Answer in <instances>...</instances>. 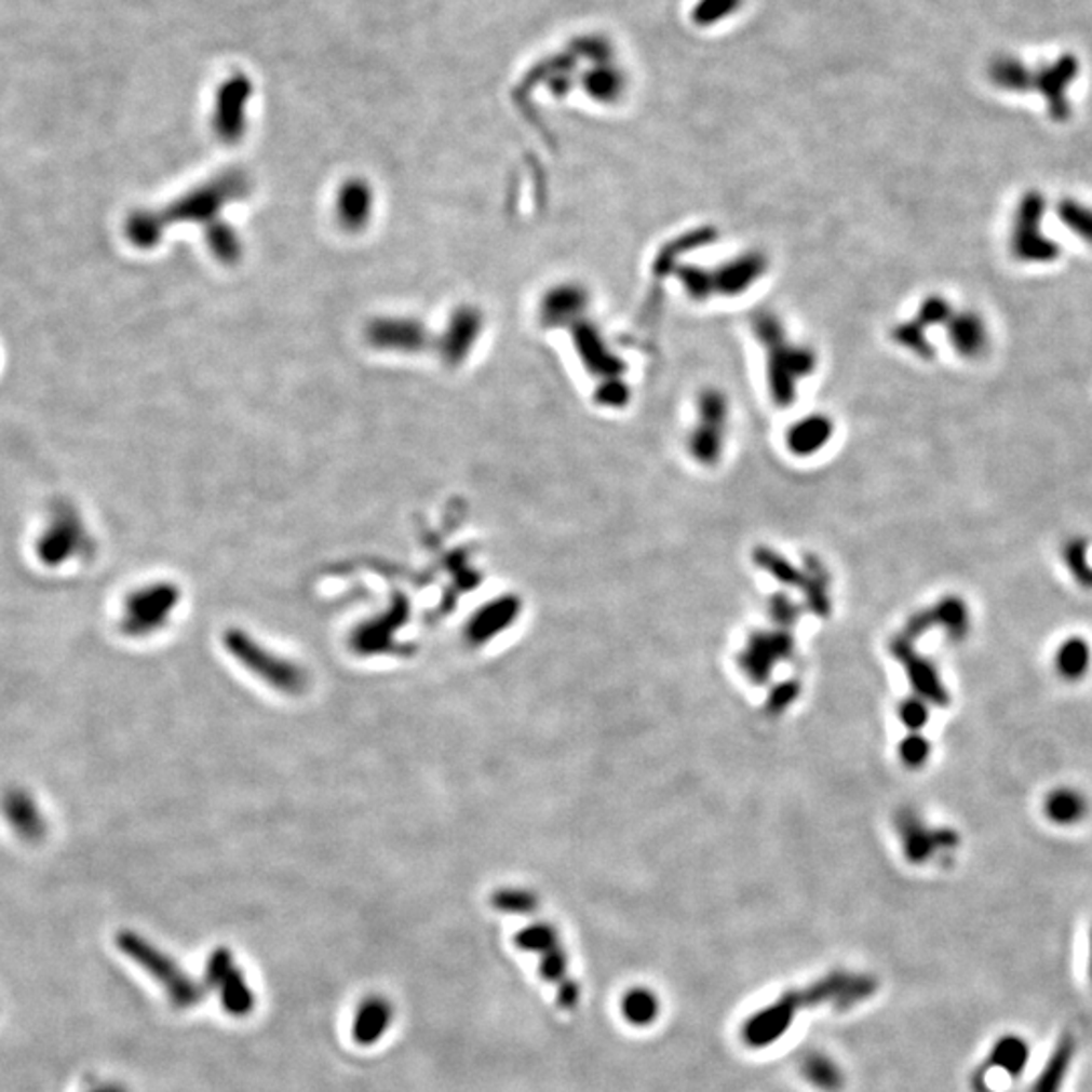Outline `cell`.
I'll return each instance as SVG.
<instances>
[{"label":"cell","instance_id":"obj_1","mask_svg":"<svg viewBox=\"0 0 1092 1092\" xmlns=\"http://www.w3.org/2000/svg\"><path fill=\"white\" fill-rule=\"evenodd\" d=\"M116 947L124 953L134 966L140 967L160 987L166 992L175 1008H192L205 998L203 985L194 982L189 973H185L175 961L162 951L146 941L143 934L124 929L116 934Z\"/></svg>","mask_w":1092,"mask_h":1092},{"label":"cell","instance_id":"obj_2","mask_svg":"<svg viewBox=\"0 0 1092 1092\" xmlns=\"http://www.w3.org/2000/svg\"><path fill=\"white\" fill-rule=\"evenodd\" d=\"M206 983L219 994L223 1008L235 1017H245L254 1012V989L245 982L233 953L219 947L206 963Z\"/></svg>","mask_w":1092,"mask_h":1092},{"label":"cell","instance_id":"obj_3","mask_svg":"<svg viewBox=\"0 0 1092 1092\" xmlns=\"http://www.w3.org/2000/svg\"><path fill=\"white\" fill-rule=\"evenodd\" d=\"M227 648L238 658L239 662L254 670L255 676L264 678L273 684L278 690L284 692H300L304 686V676L292 664L275 658L270 651L259 648L254 639L241 632H229L227 634Z\"/></svg>","mask_w":1092,"mask_h":1092},{"label":"cell","instance_id":"obj_4","mask_svg":"<svg viewBox=\"0 0 1092 1092\" xmlns=\"http://www.w3.org/2000/svg\"><path fill=\"white\" fill-rule=\"evenodd\" d=\"M178 593L175 587L154 585L140 589L127 597L122 630L127 635L157 632L175 609Z\"/></svg>","mask_w":1092,"mask_h":1092},{"label":"cell","instance_id":"obj_5","mask_svg":"<svg viewBox=\"0 0 1092 1092\" xmlns=\"http://www.w3.org/2000/svg\"><path fill=\"white\" fill-rule=\"evenodd\" d=\"M83 544V528L71 510L53 512L45 532L37 540L39 561L48 567H59L76 556Z\"/></svg>","mask_w":1092,"mask_h":1092},{"label":"cell","instance_id":"obj_6","mask_svg":"<svg viewBox=\"0 0 1092 1092\" xmlns=\"http://www.w3.org/2000/svg\"><path fill=\"white\" fill-rule=\"evenodd\" d=\"M2 815L15 830L16 836L25 841H39L48 832L45 815L25 790H11L2 797Z\"/></svg>","mask_w":1092,"mask_h":1092},{"label":"cell","instance_id":"obj_7","mask_svg":"<svg viewBox=\"0 0 1092 1092\" xmlns=\"http://www.w3.org/2000/svg\"><path fill=\"white\" fill-rule=\"evenodd\" d=\"M391 1022L393 1006L385 998L373 996L359 1006L352 1024V1036L361 1046H373L387 1034Z\"/></svg>","mask_w":1092,"mask_h":1092},{"label":"cell","instance_id":"obj_8","mask_svg":"<svg viewBox=\"0 0 1092 1092\" xmlns=\"http://www.w3.org/2000/svg\"><path fill=\"white\" fill-rule=\"evenodd\" d=\"M623 73L616 65L599 64L593 71H589L585 78V87L589 94L597 99H614L623 90Z\"/></svg>","mask_w":1092,"mask_h":1092},{"label":"cell","instance_id":"obj_9","mask_svg":"<svg viewBox=\"0 0 1092 1092\" xmlns=\"http://www.w3.org/2000/svg\"><path fill=\"white\" fill-rule=\"evenodd\" d=\"M1070 1052H1073V1042L1064 1040L1059 1046V1050L1052 1054V1059L1048 1062L1044 1073L1040 1075L1032 1092H1061L1066 1068L1070 1064Z\"/></svg>","mask_w":1092,"mask_h":1092},{"label":"cell","instance_id":"obj_10","mask_svg":"<svg viewBox=\"0 0 1092 1092\" xmlns=\"http://www.w3.org/2000/svg\"><path fill=\"white\" fill-rule=\"evenodd\" d=\"M744 0H697L692 9V21L698 27H714L728 16L737 15Z\"/></svg>","mask_w":1092,"mask_h":1092},{"label":"cell","instance_id":"obj_11","mask_svg":"<svg viewBox=\"0 0 1092 1092\" xmlns=\"http://www.w3.org/2000/svg\"><path fill=\"white\" fill-rule=\"evenodd\" d=\"M577 49H579L583 55H587L589 59L593 57V59H595V62H599V64H607V62L611 59V55H614V53H611V45H609V41H605L602 37H585V39H579Z\"/></svg>","mask_w":1092,"mask_h":1092},{"label":"cell","instance_id":"obj_12","mask_svg":"<svg viewBox=\"0 0 1092 1092\" xmlns=\"http://www.w3.org/2000/svg\"><path fill=\"white\" fill-rule=\"evenodd\" d=\"M87 1092H130V1091H127L126 1087H122V1084H116V1082H110V1084H99V1087H95V1089H92V1091Z\"/></svg>","mask_w":1092,"mask_h":1092},{"label":"cell","instance_id":"obj_13","mask_svg":"<svg viewBox=\"0 0 1092 1092\" xmlns=\"http://www.w3.org/2000/svg\"><path fill=\"white\" fill-rule=\"evenodd\" d=\"M1091 945H1092V943H1091ZM1089 966H1091V982H1092V947H1091V963H1089Z\"/></svg>","mask_w":1092,"mask_h":1092}]
</instances>
